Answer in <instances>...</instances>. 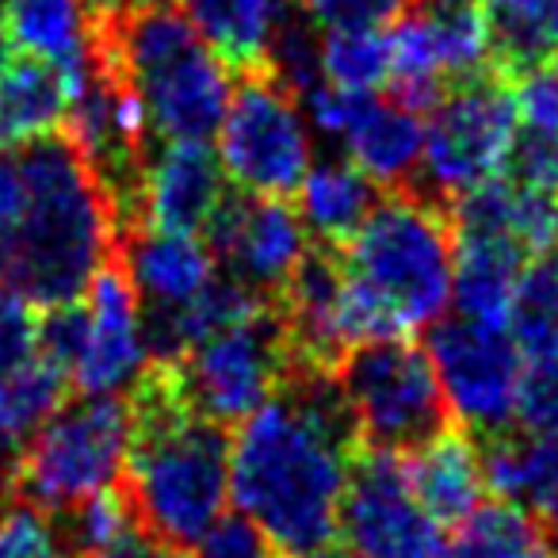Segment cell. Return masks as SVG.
I'll use <instances>...</instances> for the list:
<instances>
[{
	"mask_svg": "<svg viewBox=\"0 0 558 558\" xmlns=\"http://www.w3.org/2000/svg\"><path fill=\"white\" fill-rule=\"evenodd\" d=\"M356 451L333 375L291 372L233 433L230 505L276 558H326Z\"/></svg>",
	"mask_w": 558,
	"mask_h": 558,
	"instance_id": "cell-1",
	"label": "cell"
},
{
	"mask_svg": "<svg viewBox=\"0 0 558 558\" xmlns=\"http://www.w3.org/2000/svg\"><path fill=\"white\" fill-rule=\"evenodd\" d=\"M24 203L0 230V288L35 306L85 295L119 248V207L65 134L20 149Z\"/></svg>",
	"mask_w": 558,
	"mask_h": 558,
	"instance_id": "cell-2",
	"label": "cell"
},
{
	"mask_svg": "<svg viewBox=\"0 0 558 558\" xmlns=\"http://www.w3.org/2000/svg\"><path fill=\"white\" fill-rule=\"evenodd\" d=\"M131 402L126 497L146 532L177 550H195L230 509V436L187 410L161 360L149 364Z\"/></svg>",
	"mask_w": 558,
	"mask_h": 558,
	"instance_id": "cell-3",
	"label": "cell"
},
{
	"mask_svg": "<svg viewBox=\"0 0 558 558\" xmlns=\"http://www.w3.org/2000/svg\"><path fill=\"white\" fill-rule=\"evenodd\" d=\"M333 256L349 283L360 344L433 329L451 311L456 226L433 195L395 187L375 199Z\"/></svg>",
	"mask_w": 558,
	"mask_h": 558,
	"instance_id": "cell-4",
	"label": "cell"
},
{
	"mask_svg": "<svg viewBox=\"0 0 558 558\" xmlns=\"http://www.w3.org/2000/svg\"><path fill=\"white\" fill-rule=\"evenodd\" d=\"M96 54L131 88L157 142H207L233 93V70L172 4L100 20Z\"/></svg>",
	"mask_w": 558,
	"mask_h": 558,
	"instance_id": "cell-5",
	"label": "cell"
},
{
	"mask_svg": "<svg viewBox=\"0 0 558 558\" xmlns=\"http://www.w3.org/2000/svg\"><path fill=\"white\" fill-rule=\"evenodd\" d=\"M39 352L81 395L126 398L154 364L149 318L131 279L111 256L85 295L39 314Z\"/></svg>",
	"mask_w": 558,
	"mask_h": 558,
	"instance_id": "cell-6",
	"label": "cell"
},
{
	"mask_svg": "<svg viewBox=\"0 0 558 558\" xmlns=\"http://www.w3.org/2000/svg\"><path fill=\"white\" fill-rule=\"evenodd\" d=\"M131 428L134 421L126 398L81 395L62 402L16 451L4 489L39 505L50 517L77 509L85 497L119 486Z\"/></svg>",
	"mask_w": 558,
	"mask_h": 558,
	"instance_id": "cell-7",
	"label": "cell"
},
{
	"mask_svg": "<svg viewBox=\"0 0 558 558\" xmlns=\"http://www.w3.org/2000/svg\"><path fill=\"white\" fill-rule=\"evenodd\" d=\"M161 364L169 367L187 410L222 428L241 425L295 372V356L271 299L245 318L199 337L177 356H165Z\"/></svg>",
	"mask_w": 558,
	"mask_h": 558,
	"instance_id": "cell-8",
	"label": "cell"
},
{
	"mask_svg": "<svg viewBox=\"0 0 558 558\" xmlns=\"http://www.w3.org/2000/svg\"><path fill=\"white\" fill-rule=\"evenodd\" d=\"M311 119L299 93L271 70L241 73L215 131L226 184L245 195L288 199L314 165Z\"/></svg>",
	"mask_w": 558,
	"mask_h": 558,
	"instance_id": "cell-9",
	"label": "cell"
},
{
	"mask_svg": "<svg viewBox=\"0 0 558 558\" xmlns=\"http://www.w3.org/2000/svg\"><path fill=\"white\" fill-rule=\"evenodd\" d=\"M360 448L405 451L448 425L433 360L410 337L356 344L333 367Z\"/></svg>",
	"mask_w": 558,
	"mask_h": 558,
	"instance_id": "cell-10",
	"label": "cell"
},
{
	"mask_svg": "<svg viewBox=\"0 0 558 558\" xmlns=\"http://www.w3.org/2000/svg\"><path fill=\"white\" fill-rule=\"evenodd\" d=\"M520 142V119L512 88L501 73H482L451 85L425 111L421 169L433 199L456 203L459 195L505 177Z\"/></svg>",
	"mask_w": 558,
	"mask_h": 558,
	"instance_id": "cell-11",
	"label": "cell"
},
{
	"mask_svg": "<svg viewBox=\"0 0 558 558\" xmlns=\"http://www.w3.org/2000/svg\"><path fill=\"white\" fill-rule=\"evenodd\" d=\"M448 527L417 501L402 451L360 448L344 482L337 550L349 558H448Z\"/></svg>",
	"mask_w": 558,
	"mask_h": 558,
	"instance_id": "cell-12",
	"label": "cell"
},
{
	"mask_svg": "<svg viewBox=\"0 0 558 558\" xmlns=\"http://www.w3.org/2000/svg\"><path fill=\"white\" fill-rule=\"evenodd\" d=\"M428 360L448 417L474 436L509 433L517 421L527 356L505 329L466 318H440L428 329Z\"/></svg>",
	"mask_w": 558,
	"mask_h": 558,
	"instance_id": "cell-13",
	"label": "cell"
},
{
	"mask_svg": "<svg viewBox=\"0 0 558 558\" xmlns=\"http://www.w3.org/2000/svg\"><path fill=\"white\" fill-rule=\"evenodd\" d=\"M203 238L215 248V260L226 264V276L264 299L288 288V279L314 253L299 210L276 195H226Z\"/></svg>",
	"mask_w": 558,
	"mask_h": 558,
	"instance_id": "cell-14",
	"label": "cell"
},
{
	"mask_svg": "<svg viewBox=\"0 0 558 558\" xmlns=\"http://www.w3.org/2000/svg\"><path fill=\"white\" fill-rule=\"evenodd\" d=\"M226 195L230 184L207 142H157V149L142 154L119 218L126 226L207 233Z\"/></svg>",
	"mask_w": 558,
	"mask_h": 558,
	"instance_id": "cell-15",
	"label": "cell"
},
{
	"mask_svg": "<svg viewBox=\"0 0 558 558\" xmlns=\"http://www.w3.org/2000/svg\"><path fill=\"white\" fill-rule=\"evenodd\" d=\"M116 260L131 279L146 318L180 311L218 276L215 248L203 233L157 230V226H126Z\"/></svg>",
	"mask_w": 558,
	"mask_h": 558,
	"instance_id": "cell-16",
	"label": "cell"
},
{
	"mask_svg": "<svg viewBox=\"0 0 558 558\" xmlns=\"http://www.w3.org/2000/svg\"><path fill=\"white\" fill-rule=\"evenodd\" d=\"M402 466L417 501L444 527H459L489 494L482 444L474 440V433L459 425H444L421 444L405 448Z\"/></svg>",
	"mask_w": 558,
	"mask_h": 558,
	"instance_id": "cell-17",
	"label": "cell"
},
{
	"mask_svg": "<svg viewBox=\"0 0 558 558\" xmlns=\"http://www.w3.org/2000/svg\"><path fill=\"white\" fill-rule=\"evenodd\" d=\"M524 260L527 253L505 233L482 230V226H456V264H451L456 318L505 329Z\"/></svg>",
	"mask_w": 558,
	"mask_h": 558,
	"instance_id": "cell-18",
	"label": "cell"
},
{
	"mask_svg": "<svg viewBox=\"0 0 558 558\" xmlns=\"http://www.w3.org/2000/svg\"><path fill=\"white\" fill-rule=\"evenodd\" d=\"M172 9L233 73L268 70L279 35L295 16L291 0H172Z\"/></svg>",
	"mask_w": 558,
	"mask_h": 558,
	"instance_id": "cell-19",
	"label": "cell"
},
{
	"mask_svg": "<svg viewBox=\"0 0 558 558\" xmlns=\"http://www.w3.org/2000/svg\"><path fill=\"white\" fill-rule=\"evenodd\" d=\"M344 157L372 180L375 187H405L421 169L425 146V116L402 100L379 93L364 96L356 119L341 134Z\"/></svg>",
	"mask_w": 558,
	"mask_h": 558,
	"instance_id": "cell-20",
	"label": "cell"
},
{
	"mask_svg": "<svg viewBox=\"0 0 558 558\" xmlns=\"http://www.w3.org/2000/svg\"><path fill=\"white\" fill-rule=\"evenodd\" d=\"M4 32L27 58H43L77 81L96 62L100 20L88 0H4Z\"/></svg>",
	"mask_w": 558,
	"mask_h": 558,
	"instance_id": "cell-21",
	"label": "cell"
},
{
	"mask_svg": "<svg viewBox=\"0 0 558 558\" xmlns=\"http://www.w3.org/2000/svg\"><path fill=\"white\" fill-rule=\"evenodd\" d=\"M486 482L497 501L517 505L520 512L558 532V436L497 433L482 448Z\"/></svg>",
	"mask_w": 558,
	"mask_h": 558,
	"instance_id": "cell-22",
	"label": "cell"
},
{
	"mask_svg": "<svg viewBox=\"0 0 558 558\" xmlns=\"http://www.w3.org/2000/svg\"><path fill=\"white\" fill-rule=\"evenodd\" d=\"M77 81L43 58H20L0 73V149H24L65 126Z\"/></svg>",
	"mask_w": 558,
	"mask_h": 558,
	"instance_id": "cell-23",
	"label": "cell"
},
{
	"mask_svg": "<svg viewBox=\"0 0 558 558\" xmlns=\"http://www.w3.org/2000/svg\"><path fill=\"white\" fill-rule=\"evenodd\" d=\"M299 195V218L311 230L314 241L326 248H337L379 199V187L349 161V157H329V161H314L306 169L303 184L295 187Z\"/></svg>",
	"mask_w": 558,
	"mask_h": 558,
	"instance_id": "cell-24",
	"label": "cell"
},
{
	"mask_svg": "<svg viewBox=\"0 0 558 558\" xmlns=\"http://www.w3.org/2000/svg\"><path fill=\"white\" fill-rule=\"evenodd\" d=\"M65 372L47 356L0 372V463L9 466L16 451L43 428V421L65 402Z\"/></svg>",
	"mask_w": 558,
	"mask_h": 558,
	"instance_id": "cell-25",
	"label": "cell"
},
{
	"mask_svg": "<svg viewBox=\"0 0 558 558\" xmlns=\"http://www.w3.org/2000/svg\"><path fill=\"white\" fill-rule=\"evenodd\" d=\"M448 558H558L550 532L509 501H482L459 524Z\"/></svg>",
	"mask_w": 558,
	"mask_h": 558,
	"instance_id": "cell-26",
	"label": "cell"
},
{
	"mask_svg": "<svg viewBox=\"0 0 558 558\" xmlns=\"http://www.w3.org/2000/svg\"><path fill=\"white\" fill-rule=\"evenodd\" d=\"M482 16L501 70L543 62L558 50V0H486Z\"/></svg>",
	"mask_w": 558,
	"mask_h": 558,
	"instance_id": "cell-27",
	"label": "cell"
},
{
	"mask_svg": "<svg viewBox=\"0 0 558 558\" xmlns=\"http://www.w3.org/2000/svg\"><path fill=\"white\" fill-rule=\"evenodd\" d=\"M555 329H558V253H535L520 268L505 333L520 344V352L527 360H539L550 349Z\"/></svg>",
	"mask_w": 558,
	"mask_h": 558,
	"instance_id": "cell-28",
	"label": "cell"
},
{
	"mask_svg": "<svg viewBox=\"0 0 558 558\" xmlns=\"http://www.w3.org/2000/svg\"><path fill=\"white\" fill-rule=\"evenodd\" d=\"M318 77L352 93H379L387 88V27H344L318 32Z\"/></svg>",
	"mask_w": 558,
	"mask_h": 558,
	"instance_id": "cell-29",
	"label": "cell"
},
{
	"mask_svg": "<svg viewBox=\"0 0 558 558\" xmlns=\"http://www.w3.org/2000/svg\"><path fill=\"white\" fill-rule=\"evenodd\" d=\"M0 558H73V550L50 512L16 494H0Z\"/></svg>",
	"mask_w": 558,
	"mask_h": 558,
	"instance_id": "cell-30",
	"label": "cell"
},
{
	"mask_svg": "<svg viewBox=\"0 0 558 558\" xmlns=\"http://www.w3.org/2000/svg\"><path fill=\"white\" fill-rule=\"evenodd\" d=\"M65 539H70V550L73 558L88 555L96 547H108L111 539L126 535L138 517H134V505L126 497L123 486H111V489H100V494L85 497L77 509L65 512Z\"/></svg>",
	"mask_w": 558,
	"mask_h": 558,
	"instance_id": "cell-31",
	"label": "cell"
},
{
	"mask_svg": "<svg viewBox=\"0 0 558 558\" xmlns=\"http://www.w3.org/2000/svg\"><path fill=\"white\" fill-rule=\"evenodd\" d=\"M512 104H517L520 134H558V62L520 65L512 81Z\"/></svg>",
	"mask_w": 558,
	"mask_h": 558,
	"instance_id": "cell-32",
	"label": "cell"
},
{
	"mask_svg": "<svg viewBox=\"0 0 558 558\" xmlns=\"http://www.w3.org/2000/svg\"><path fill=\"white\" fill-rule=\"evenodd\" d=\"M517 428L535 436H558V364L547 356L527 360L517 398Z\"/></svg>",
	"mask_w": 558,
	"mask_h": 558,
	"instance_id": "cell-33",
	"label": "cell"
},
{
	"mask_svg": "<svg viewBox=\"0 0 558 558\" xmlns=\"http://www.w3.org/2000/svg\"><path fill=\"white\" fill-rule=\"evenodd\" d=\"M295 9L314 32H344V27H387L405 12V0H295Z\"/></svg>",
	"mask_w": 558,
	"mask_h": 558,
	"instance_id": "cell-34",
	"label": "cell"
},
{
	"mask_svg": "<svg viewBox=\"0 0 558 558\" xmlns=\"http://www.w3.org/2000/svg\"><path fill=\"white\" fill-rule=\"evenodd\" d=\"M39 356V306L0 288V372Z\"/></svg>",
	"mask_w": 558,
	"mask_h": 558,
	"instance_id": "cell-35",
	"label": "cell"
},
{
	"mask_svg": "<svg viewBox=\"0 0 558 558\" xmlns=\"http://www.w3.org/2000/svg\"><path fill=\"white\" fill-rule=\"evenodd\" d=\"M195 558H276L268 550V543L256 535V527H248L241 517H222L207 532V539L195 547Z\"/></svg>",
	"mask_w": 558,
	"mask_h": 558,
	"instance_id": "cell-36",
	"label": "cell"
},
{
	"mask_svg": "<svg viewBox=\"0 0 558 558\" xmlns=\"http://www.w3.org/2000/svg\"><path fill=\"white\" fill-rule=\"evenodd\" d=\"M512 161L520 180L558 195V134H520Z\"/></svg>",
	"mask_w": 558,
	"mask_h": 558,
	"instance_id": "cell-37",
	"label": "cell"
},
{
	"mask_svg": "<svg viewBox=\"0 0 558 558\" xmlns=\"http://www.w3.org/2000/svg\"><path fill=\"white\" fill-rule=\"evenodd\" d=\"M81 558H184V550L169 547V543H161L154 532H146L142 524H134L126 535L111 539L108 547H96Z\"/></svg>",
	"mask_w": 558,
	"mask_h": 558,
	"instance_id": "cell-38",
	"label": "cell"
},
{
	"mask_svg": "<svg viewBox=\"0 0 558 558\" xmlns=\"http://www.w3.org/2000/svg\"><path fill=\"white\" fill-rule=\"evenodd\" d=\"M24 203V172L16 149H0V230L20 215Z\"/></svg>",
	"mask_w": 558,
	"mask_h": 558,
	"instance_id": "cell-39",
	"label": "cell"
},
{
	"mask_svg": "<svg viewBox=\"0 0 558 558\" xmlns=\"http://www.w3.org/2000/svg\"><path fill=\"white\" fill-rule=\"evenodd\" d=\"M96 12V20H119L134 9H146V4H157V0H88Z\"/></svg>",
	"mask_w": 558,
	"mask_h": 558,
	"instance_id": "cell-40",
	"label": "cell"
},
{
	"mask_svg": "<svg viewBox=\"0 0 558 558\" xmlns=\"http://www.w3.org/2000/svg\"><path fill=\"white\" fill-rule=\"evenodd\" d=\"M12 39H9V32H4V24H0V73L9 70V62H12Z\"/></svg>",
	"mask_w": 558,
	"mask_h": 558,
	"instance_id": "cell-41",
	"label": "cell"
},
{
	"mask_svg": "<svg viewBox=\"0 0 558 558\" xmlns=\"http://www.w3.org/2000/svg\"><path fill=\"white\" fill-rule=\"evenodd\" d=\"M543 356H547V360H555V364H558V329H555V337H550V349L543 352Z\"/></svg>",
	"mask_w": 558,
	"mask_h": 558,
	"instance_id": "cell-42",
	"label": "cell"
},
{
	"mask_svg": "<svg viewBox=\"0 0 558 558\" xmlns=\"http://www.w3.org/2000/svg\"><path fill=\"white\" fill-rule=\"evenodd\" d=\"M425 4H474V0H425Z\"/></svg>",
	"mask_w": 558,
	"mask_h": 558,
	"instance_id": "cell-43",
	"label": "cell"
},
{
	"mask_svg": "<svg viewBox=\"0 0 558 558\" xmlns=\"http://www.w3.org/2000/svg\"><path fill=\"white\" fill-rule=\"evenodd\" d=\"M326 558H349V555H341V550H333V555H326Z\"/></svg>",
	"mask_w": 558,
	"mask_h": 558,
	"instance_id": "cell-44",
	"label": "cell"
},
{
	"mask_svg": "<svg viewBox=\"0 0 558 558\" xmlns=\"http://www.w3.org/2000/svg\"><path fill=\"white\" fill-rule=\"evenodd\" d=\"M0 9H4V0H0Z\"/></svg>",
	"mask_w": 558,
	"mask_h": 558,
	"instance_id": "cell-45",
	"label": "cell"
}]
</instances>
